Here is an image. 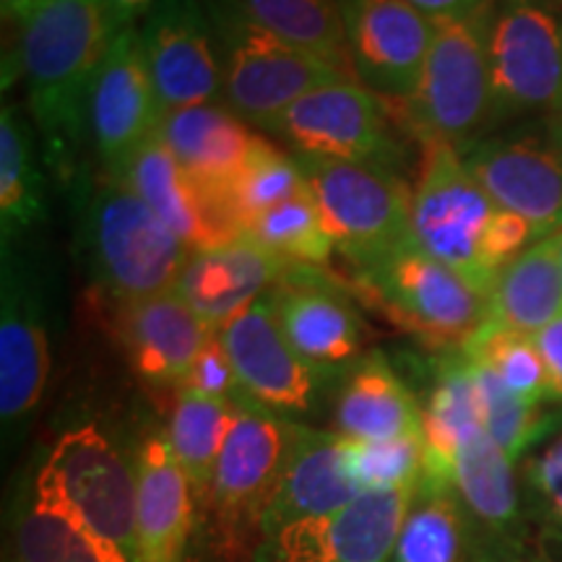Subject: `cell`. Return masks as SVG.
Wrapping results in <instances>:
<instances>
[{"mask_svg":"<svg viewBox=\"0 0 562 562\" xmlns=\"http://www.w3.org/2000/svg\"><path fill=\"white\" fill-rule=\"evenodd\" d=\"M115 305V336L131 370L151 389H182L214 328L175 290Z\"/></svg>","mask_w":562,"mask_h":562,"instance_id":"ffe728a7","label":"cell"},{"mask_svg":"<svg viewBox=\"0 0 562 562\" xmlns=\"http://www.w3.org/2000/svg\"><path fill=\"white\" fill-rule=\"evenodd\" d=\"M123 178L191 252L222 248L245 237L222 195L206 191L182 170L159 133L133 154Z\"/></svg>","mask_w":562,"mask_h":562,"instance_id":"44dd1931","label":"cell"},{"mask_svg":"<svg viewBox=\"0 0 562 562\" xmlns=\"http://www.w3.org/2000/svg\"><path fill=\"white\" fill-rule=\"evenodd\" d=\"M492 121L562 110V24L547 0H495L487 26Z\"/></svg>","mask_w":562,"mask_h":562,"instance_id":"30bf717a","label":"cell"},{"mask_svg":"<svg viewBox=\"0 0 562 562\" xmlns=\"http://www.w3.org/2000/svg\"><path fill=\"white\" fill-rule=\"evenodd\" d=\"M117 32L108 0H45L19 21L11 74L24 76L42 157L60 186L83 178L89 94Z\"/></svg>","mask_w":562,"mask_h":562,"instance_id":"6da1fadb","label":"cell"},{"mask_svg":"<svg viewBox=\"0 0 562 562\" xmlns=\"http://www.w3.org/2000/svg\"><path fill=\"white\" fill-rule=\"evenodd\" d=\"M472 368L484 432L503 448V453L513 463H518L526 448L531 446L533 438L542 430L547 412H542V404H529L521 396H516L492 370L476 362H472Z\"/></svg>","mask_w":562,"mask_h":562,"instance_id":"74e56055","label":"cell"},{"mask_svg":"<svg viewBox=\"0 0 562 562\" xmlns=\"http://www.w3.org/2000/svg\"><path fill=\"white\" fill-rule=\"evenodd\" d=\"M459 154L495 206L524 216L539 237L562 229V138H476Z\"/></svg>","mask_w":562,"mask_h":562,"instance_id":"ac0fdd59","label":"cell"},{"mask_svg":"<svg viewBox=\"0 0 562 562\" xmlns=\"http://www.w3.org/2000/svg\"><path fill=\"white\" fill-rule=\"evenodd\" d=\"M482 430L480 396L474 368L461 351L435 360L432 389L422 406V440H425V472L422 480L448 484L456 448L469 435Z\"/></svg>","mask_w":562,"mask_h":562,"instance_id":"f1b7e54d","label":"cell"},{"mask_svg":"<svg viewBox=\"0 0 562 562\" xmlns=\"http://www.w3.org/2000/svg\"><path fill=\"white\" fill-rule=\"evenodd\" d=\"M448 484L467 513H472L497 539L521 542L518 531L526 529V524L516 463L484 432V427L456 448Z\"/></svg>","mask_w":562,"mask_h":562,"instance_id":"83f0119b","label":"cell"},{"mask_svg":"<svg viewBox=\"0 0 562 562\" xmlns=\"http://www.w3.org/2000/svg\"><path fill=\"white\" fill-rule=\"evenodd\" d=\"M216 336L235 364L240 391L252 402L290 419L318 406L334 372L315 368L292 347L269 292L224 323Z\"/></svg>","mask_w":562,"mask_h":562,"instance_id":"4fadbf2b","label":"cell"},{"mask_svg":"<svg viewBox=\"0 0 562 562\" xmlns=\"http://www.w3.org/2000/svg\"><path fill=\"white\" fill-rule=\"evenodd\" d=\"M266 133L297 157L351 161L398 178L404 146L383 97L355 79H341L300 97Z\"/></svg>","mask_w":562,"mask_h":562,"instance_id":"ba28073f","label":"cell"},{"mask_svg":"<svg viewBox=\"0 0 562 562\" xmlns=\"http://www.w3.org/2000/svg\"><path fill=\"white\" fill-rule=\"evenodd\" d=\"M347 440L297 422L290 459L261 516V539L307 518L328 516L360 495L347 469Z\"/></svg>","mask_w":562,"mask_h":562,"instance_id":"603a6c76","label":"cell"},{"mask_svg":"<svg viewBox=\"0 0 562 562\" xmlns=\"http://www.w3.org/2000/svg\"><path fill=\"white\" fill-rule=\"evenodd\" d=\"M469 562H550L542 552L526 550L521 542H503V539H495V542L484 544L476 550Z\"/></svg>","mask_w":562,"mask_h":562,"instance_id":"f6af8a7d","label":"cell"},{"mask_svg":"<svg viewBox=\"0 0 562 562\" xmlns=\"http://www.w3.org/2000/svg\"><path fill=\"white\" fill-rule=\"evenodd\" d=\"M182 389L203 393L211 398H235L240 393L235 364H232L227 349L220 341V336H211L201 355L195 357L191 372H188Z\"/></svg>","mask_w":562,"mask_h":562,"instance_id":"b9f144b4","label":"cell"},{"mask_svg":"<svg viewBox=\"0 0 562 562\" xmlns=\"http://www.w3.org/2000/svg\"><path fill=\"white\" fill-rule=\"evenodd\" d=\"M11 562H104L87 539L34 495H24L13 521Z\"/></svg>","mask_w":562,"mask_h":562,"instance_id":"f35d334b","label":"cell"},{"mask_svg":"<svg viewBox=\"0 0 562 562\" xmlns=\"http://www.w3.org/2000/svg\"><path fill=\"white\" fill-rule=\"evenodd\" d=\"M42 3H45V0H0V5H3V19L16 21V24L30 16V13Z\"/></svg>","mask_w":562,"mask_h":562,"instance_id":"7dc6e473","label":"cell"},{"mask_svg":"<svg viewBox=\"0 0 562 562\" xmlns=\"http://www.w3.org/2000/svg\"><path fill=\"white\" fill-rule=\"evenodd\" d=\"M235 419L232 398H211L203 393L178 389V398L167 419V440L191 482L199 508H209L216 463Z\"/></svg>","mask_w":562,"mask_h":562,"instance_id":"4dcf8cb0","label":"cell"},{"mask_svg":"<svg viewBox=\"0 0 562 562\" xmlns=\"http://www.w3.org/2000/svg\"><path fill=\"white\" fill-rule=\"evenodd\" d=\"M112 13H115L117 26H133L138 19H144L146 13L157 0H108Z\"/></svg>","mask_w":562,"mask_h":562,"instance_id":"bcb514c9","label":"cell"},{"mask_svg":"<svg viewBox=\"0 0 562 562\" xmlns=\"http://www.w3.org/2000/svg\"><path fill=\"white\" fill-rule=\"evenodd\" d=\"M131 459L136 472L138 562H186L199 503L167 432H146Z\"/></svg>","mask_w":562,"mask_h":562,"instance_id":"7402d4cb","label":"cell"},{"mask_svg":"<svg viewBox=\"0 0 562 562\" xmlns=\"http://www.w3.org/2000/svg\"><path fill=\"white\" fill-rule=\"evenodd\" d=\"M490 13L461 21H435L432 47L419 87L409 102H402L406 125L425 144L463 149L476 140L484 125L492 123Z\"/></svg>","mask_w":562,"mask_h":562,"instance_id":"5b68a950","label":"cell"},{"mask_svg":"<svg viewBox=\"0 0 562 562\" xmlns=\"http://www.w3.org/2000/svg\"><path fill=\"white\" fill-rule=\"evenodd\" d=\"M463 357L495 372L508 389L529 404L550 402L544 360L529 334L482 326L461 351Z\"/></svg>","mask_w":562,"mask_h":562,"instance_id":"8d00e7d4","label":"cell"},{"mask_svg":"<svg viewBox=\"0 0 562 562\" xmlns=\"http://www.w3.org/2000/svg\"><path fill=\"white\" fill-rule=\"evenodd\" d=\"M138 37L165 115L222 102V47L206 0H157Z\"/></svg>","mask_w":562,"mask_h":562,"instance_id":"7c38bea8","label":"cell"},{"mask_svg":"<svg viewBox=\"0 0 562 562\" xmlns=\"http://www.w3.org/2000/svg\"><path fill=\"white\" fill-rule=\"evenodd\" d=\"M562 315V229L526 248L497 273L484 326L539 334Z\"/></svg>","mask_w":562,"mask_h":562,"instance_id":"4316f807","label":"cell"},{"mask_svg":"<svg viewBox=\"0 0 562 562\" xmlns=\"http://www.w3.org/2000/svg\"><path fill=\"white\" fill-rule=\"evenodd\" d=\"M50 331L42 284L32 263L3 248L0 273V417L3 427L30 419L50 378Z\"/></svg>","mask_w":562,"mask_h":562,"instance_id":"2e32d148","label":"cell"},{"mask_svg":"<svg viewBox=\"0 0 562 562\" xmlns=\"http://www.w3.org/2000/svg\"><path fill=\"white\" fill-rule=\"evenodd\" d=\"M414 490H368L328 516L261 539L258 562H391Z\"/></svg>","mask_w":562,"mask_h":562,"instance_id":"5bb4252c","label":"cell"},{"mask_svg":"<svg viewBox=\"0 0 562 562\" xmlns=\"http://www.w3.org/2000/svg\"><path fill=\"white\" fill-rule=\"evenodd\" d=\"M334 432L347 440L422 438V406L381 351L344 368L334 396Z\"/></svg>","mask_w":562,"mask_h":562,"instance_id":"d4e9b609","label":"cell"},{"mask_svg":"<svg viewBox=\"0 0 562 562\" xmlns=\"http://www.w3.org/2000/svg\"><path fill=\"white\" fill-rule=\"evenodd\" d=\"M34 501L58 513L104 562H138L133 459L94 422L53 442L34 472Z\"/></svg>","mask_w":562,"mask_h":562,"instance_id":"3957f363","label":"cell"},{"mask_svg":"<svg viewBox=\"0 0 562 562\" xmlns=\"http://www.w3.org/2000/svg\"><path fill=\"white\" fill-rule=\"evenodd\" d=\"M351 269L362 302L442 355L463 351L487 321V297L414 237Z\"/></svg>","mask_w":562,"mask_h":562,"instance_id":"277c9868","label":"cell"},{"mask_svg":"<svg viewBox=\"0 0 562 562\" xmlns=\"http://www.w3.org/2000/svg\"><path fill=\"white\" fill-rule=\"evenodd\" d=\"M323 224L351 266L412 237V191L396 175L351 161L297 157Z\"/></svg>","mask_w":562,"mask_h":562,"instance_id":"9c48e42d","label":"cell"},{"mask_svg":"<svg viewBox=\"0 0 562 562\" xmlns=\"http://www.w3.org/2000/svg\"><path fill=\"white\" fill-rule=\"evenodd\" d=\"M554 121H560V123H562V110H560V115H558V117H554Z\"/></svg>","mask_w":562,"mask_h":562,"instance_id":"681fc988","label":"cell"},{"mask_svg":"<svg viewBox=\"0 0 562 562\" xmlns=\"http://www.w3.org/2000/svg\"><path fill=\"white\" fill-rule=\"evenodd\" d=\"M235 419L216 463L209 510L227 537L261 529V516L290 459L297 422L266 409L240 391Z\"/></svg>","mask_w":562,"mask_h":562,"instance_id":"8fae6325","label":"cell"},{"mask_svg":"<svg viewBox=\"0 0 562 562\" xmlns=\"http://www.w3.org/2000/svg\"><path fill=\"white\" fill-rule=\"evenodd\" d=\"M269 297L286 339L315 368L341 372L362 357V315L344 284L326 277V269L292 266Z\"/></svg>","mask_w":562,"mask_h":562,"instance_id":"d6986e66","label":"cell"},{"mask_svg":"<svg viewBox=\"0 0 562 562\" xmlns=\"http://www.w3.org/2000/svg\"><path fill=\"white\" fill-rule=\"evenodd\" d=\"M165 110L146 68L138 26L112 40L89 94V138L100 170L123 175L133 154L159 133Z\"/></svg>","mask_w":562,"mask_h":562,"instance_id":"e0dca14e","label":"cell"},{"mask_svg":"<svg viewBox=\"0 0 562 562\" xmlns=\"http://www.w3.org/2000/svg\"><path fill=\"white\" fill-rule=\"evenodd\" d=\"M495 211V201L463 165L459 149L427 144L409 203L412 237L484 297H490L497 279L484 263V237Z\"/></svg>","mask_w":562,"mask_h":562,"instance_id":"52a82bcc","label":"cell"},{"mask_svg":"<svg viewBox=\"0 0 562 562\" xmlns=\"http://www.w3.org/2000/svg\"><path fill=\"white\" fill-rule=\"evenodd\" d=\"M307 191L311 188L294 154L281 151L273 140L258 136L243 172L224 195V203L243 235H248V227L258 216Z\"/></svg>","mask_w":562,"mask_h":562,"instance_id":"e575fe53","label":"cell"},{"mask_svg":"<svg viewBox=\"0 0 562 562\" xmlns=\"http://www.w3.org/2000/svg\"><path fill=\"white\" fill-rule=\"evenodd\" d=\"M245 237L292 266L326 269L336 250L311 191L266 211L250 224Z\"/></svg>","mask_w":562,"mask_h":562,"instance_id":"d590c367","label":"cell"},{"mask_svg":"<svg viewBox=\"0 0 562 562\" xmlns=\"http://www.w3.org/2000/svg\"><path fill=\"white\" fill-rule=\"evenodd\" d=\"M206 3L222 47V102L248 125L266 131L300 97L326 83L351 79L339 68L256 26L227 0Z\"/></svg>","mask_w":562,"mask_h":562,"instance_id":"8992f818","label":"cell"},{"mask_svg":"<svg viewBox=\"0 0 562 562\" xmlns=\"http://www.w3.org/2000/svg\"><path fill=\"white\" fill-rule=\"evenodd\" d=\"M550 5H562V0H547Z\"/></svg>","mask_w":562,"mask_h":562,"instance_id":"c3c4849f","label":"cell"},{"mask_svg":"<svg viewBox=\"0 0 562 562\" xmlns=\"http://www.w3.org/2000/svg\"><path fill=\"white\" fill-rule=\"evenodd\" d=\"M516 472L526 529L533 531L547 560L562 562V409L547 412Z\"/></svg>","mask_w":562,"mask_h":562,"instance_id":"1f68e13d","label":"cell"},{"mask_svg":"<svg viewBox=\"0 0 562 562\" xmlns=\"http://www.w3.org/2000/svg\"><path fill=\"white\" fill-rule=\"evenodd\" d=\"M355 79L389 102H409L430 55L435 21L409 0H336Z\"/></svg>","mask_w":562,"mask_h":562,"instance_id":"9a60e30c","label":"cell"},{"mask_svg":"<svg viewBox=\"0 0 562 562\" xmlns=\"http://www.w3.org/2000/svg\"><path fill=\"white\" fill-rule=\"evenodd\" d=\"M347 440V438H344ZM347 469L362 492L417 487L425 472V440H347Z\"/></svg>","mask_w":562,"mask_h":562,"instance_id":"ab89813d","label":"cell"},{"mask_svg":"<svg viewBox=\"0 0 562 562\" xmlns=\"http://www.w3.org/2000/svg\"><path fill=\"white\" fill-rule=\"evenodd\" d=\"M159 136L182 170L222 199L243 172L258 138L224 102L167 112Z\"/></svg>","mask_w":562,"mask_h":562,"instance_id":"484cf974","label":"cell"},{"mask_svg":"<svg viewBox=\"0 0 562 562\" xmlns=\"http://www.w3.org/2000/svg\"><path fill=\"white\" fill-rule=\"evenodd\" d=\"M391 562H469L467 508L451 487L419 480Z\"/></svg>","mask_w":562,"mask_h":562,"instance_id":"836d02e7","label":"cell"},{"mask_svg":"<svg viewBox=\"0 0 562 562\" xmlns=\"http://www.w3.org/2000/svg\"><path fill=\"white\" fill-rule=\"evenodd\" d=\"M45 157L34 123L24 110L3 102L0 110V237L13 248L19 237L45 222Z\"/></svg>","mask_w":562,"mask_h":562,"instance_id":"f546056e","label":"cell"},{"mask_svg":"<svg viewBox=\"0 0 562 562\" xmlns=\"http://www.w3.org/2000/svg\"><path fill=\"white\" fill-rule=\"evenodd\" d=\"M539 240H544V237H539L533 224L508 209L497 206L487 227V237H484V263L497 277L505 266L516 261L526 248H531Z\"/></svg>","mask_w":562,"mask_h":562,"instance_id":"60d3db41","label":"cell"},{"mask_svg":"<svg viewBox=\"0 0 562 562\" xmlns=\"http://www.w3.org/2000/svg\"><path fill=\"white\" fill-rule=\"evenodd\" d=\"M227 3L273 37L315 55L355 79L336 0H227Z\"/></svg>","mask_w":562,"mask_h":562,"instance_id":"d6a6232c","label":"cell"},{"mask_svg":"<svg viewBox=\"0 0 562 562\" xmlns=\"http://www.w3.org/2000/svg\"><path fill=\"white\" fill-rule=\"evenodd\" d=\"M409 3L432 21H461L490 13L495 0H409Z\"/></svg>","mask_w":562,"mask_h":562,"instance_id":"ee69618b","label":"cell"},{"mask_svg":"<svg viewBox=\"0 0 562 562\" xmlns=\"http://www.w3.org/2000/svg\"><path fill=\"white\" fill-rule=\"evenodd\" d=\"M79 186V248L89 277L115 302L175 290L188 245L123 175L97 170Z\"/></svg>","mask_w":562,"mask_h":562,"instance_id":"7a4b0ae2","label":"cell"},{"mask_svg":"<svg viewBox=\"0 0 562 562\" xmlns=\"http://www.w3.org/2000/svg\"><path fill=\"white\" fill-rule=\"evenodd\" d=\"M533 341H537L539 355L544 360L550 402L562 404V315L554 318L550 326H544L539 334H533Z\"/></svg>","mask_w":562,"mask_h":562,"instance_id":"7bdbcfd3","label":"cell"},{"mask_svg":"<svg viewBox=\"0 0 562 562\" xmlns=\"http://www.w3.org/2000/svg\"><path fill=\"white\" fill-rule=\"evenodd\" d=\"M290 269L292 263L243 237L222 248L191 252L175 281V292L201 321L220 331L224 323L279 284Z\"/></svg>","mask_w":562,"mask_h":562,"instance_id":"cb8c5ba5","label":"cell"}]
</instances>
